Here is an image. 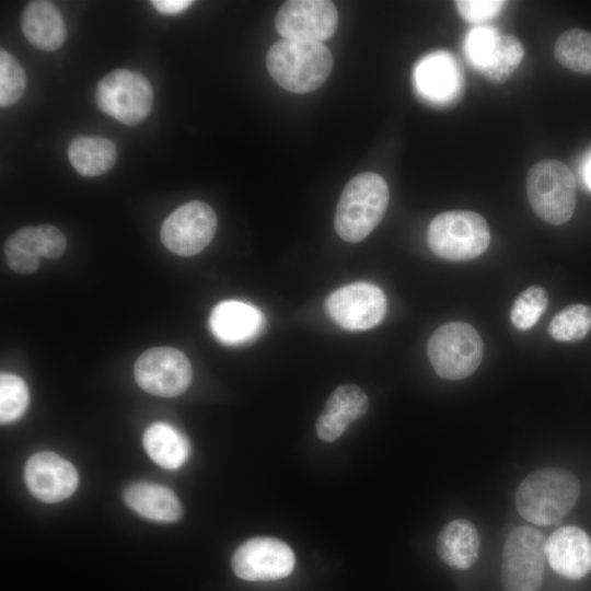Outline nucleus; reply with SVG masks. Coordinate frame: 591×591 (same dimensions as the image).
<instances>
[{
  "mask_svg": "<svg viewBox=\"0 0 591 591\" xmlns=\"http://www.w3.org/2000/svg\"><path fill=\"white\" fill-rule=\"evenodd\" d=\"M580 483L569 471L545 467L529 474L515 491L519 514L536 525L559 523L573 508Z\"/></svg>",
  "mask_w": 591,
  "mask_h": 591,
  "instance_id": "1",
  "label": "nucleus"
},
{
  "mask_svg": "<svg viewBox=\"0 0 591 591\" xmlns=\"http://www.w3.org/2000/svg\"><path fill=\"white\" fill-rule=\"evenodd\" d=\"M274 81L293 93H309L328 78L333 57L323 43L281 39L273 44L266 57Z\"/></svg>",
  "mask_w": 591,
  "mask_h": 591,
  "instance_id": "2",
  "label": "nucleus"
},
{
  "mask_svg": "<svg viewBox=\"0 0 591 591\" xmlns=\"http://www.w3.org/2000/svg\"><path fill=\"white\" fill-rule=\"evenodd\" d=\"M389 199L387 184L379 174L363 172L352 177L336 207L337 234L351 243L366 239L383 219Z\"/></svg>",
  "mask_w": 591,
  "mask_h": 591,
  "instance_id": "3",
  "label": "nucleus"
},
{
  "mask_svg": "<svg viewBox=\"0 0 591 591\" xmlns=\"http://www.w3.org/2000/svg\"><path fill=\"white\" fill-rule=\"evenodd\" d=\"M427 243L431 252L442 259L468 260L488 248L490 232L485 218L477 212L445 211L431 220Z\"/></svg>",
  "mask_w": 591,
  "mask_h": 591,
  "instance_id": "4",
  "label": "nucleus"
},
{
  "mask_svg": "<svg viewBox=\"0 0 591 591\" xmlns=\"http://www.w3.org/2000/svg\"><path fill=\"white\" fill-rule=\"evenodd\" d=\"M526 195L533 211L544 221L559 225L573 215L577 204L576 179L558 160H542L526 175Z\"/></svg>",
  "mask_w": 591,
  "mask_h": 591,
  "instance_id": "5",
  "label": "nucleus"
},
{
  "mask_svg": "<svg viewBox=\"0 0 591 591\" xmlns=\"http://www.w3.org/2000/svg\"><path fill=\"white\" fill-rule=\"evenodd\" d=\"M427 354L440 378L462 380L473 374L480 364L483 340L472 325L450 322L432 333Z\"/></svg>",
  "mask_w": 591,
  "mask_h": 591,
  "instance_id": "6",
  "label": "nucleus"
},
{
  "mask_svg": "<svg viewBox=\"0 0 591 591\" xmlns=\"http://www.w3.org/2000/svg\"><path fill=\"white\" fill-rule=\"evenodd\" d=\"M545 537L530 525H520L507 536L502 548L503 591H540L545 566Z\"/></svg>",
  "mask_w": 591,
  "mask_h": 591,
  "instance_id": "7",
  "label": "nucleus"
},
{
  "mask_svg": "<svg viewBox=\"0 0 591 591\" xmlns=\"http://www.w3.org/2000/svg\"><path fill=\"white\" fill-rule=\"evenodd\" d=\"M96 105L119 123L134 126L142 121L153 105V90L140 72L119 68L97 83Z\"/></svg>",
  "mask_w": 591,
  "mask_h": 591,
  "instance_id": "8",
  "label": "nucleus"
},
{
  "mask_svg": "<svg viewBox=\"0 0 591 591\" xmlns=\"http://www.w3.org/2000/svg\"><path fill=\"white\" fill-rule=\"evenodd\" d=\"M187 357L173 347H153L142 352L135 363V379L146 392L174 397L183 394L192 381Z\"/></svg>",
  "mask_w": 591,
  "mask_h": 591,
  "instance_id": "9",
  "label": "nucleus"
},
{
  "mask_svg": "<svg viewBox=\"0 0 591 591\" xmlns=\"http://www.w3.org/2000/svg\"><path fill=\"white\" fill-rule=\"evenodd\" d=\"M217 217L206 202L193 200L176 208L163 221L161 241L174 254L193 256L200 253L212 240Z\"/></svg>",
  "mask_w": 591,
  "mask_h": 591,
  "instance_id": "10",
  "label": "nucleus"
},
{
  "mask_svg": "<svg viewBox=\"0 0 591 591\" xmlns=\"http://www.w3.org/2000/svg\"><path fill=\"white\" fill-rule=\"evenodd\" d=\"M328 316L348 331L370 329L386 312L384 292L369 282H355L332 292L325 300Z\"/></svg>",
  "mask_w": 591,
  "mask_h": 591,
  "instance_id": "11",
  "label": "nucleus"
},
{
  "mask_svg": "<svg viewBox=\"0 0 591 591\" xmlns=\"http://www.w3.org/2000/svg\"><path fill=\"white\" fill-rule=\"evenodd\" d=\"M338 24L335 4L327 0L286 1L278 10L275 26L283 39L322 43Z\"/></svg>",
  "mask_w": 591,
  "mask_h": 591,
  "instance_id": "12",
  "label": "nucleus"
},
{
  "mask_svg": "<svg viewBox=\"0 0 591 591\" xmlns=\"http://www.w3.org/2000/svg\"><path fill=\"white\" fill-rule=\"evenodd\" d=\"M292 549L274 537H253L240 545L232 557L234 573L247 581H271L288 577L294 568Z\"/></svg>",
  "mask_w": 591,
  "mask_h": 591,
  "instance_id": "13",
  "label": "nucleus"
},
{
  "mask_svg": "<svg viewBox=\"0 0 591 591\" xmlns=\"http://www.w3.org/2000/svg\"><path fill=\"white\" fill-rule=\"evenodd\" d=\"M67 246L66 236L55 225L24 227L12 233L3 250L7 265L18 274H32L39 267V258L56 259Z\"/></svg>",
  "mask_w": 591,
  "mask_h": 591,
  "instance_id": "14",
  "label": "nucleus"
},
{
  "mask_svg": "<svg viewBox=\"0 0 591 591\" xmlns=\"http://www.w3.org/2000/svg\"><path fill=\"white\" fill-rule=\"evenodd\" d=\"M24 479L30 493L48 503L70 497L79 482L74 466L53 452L32 455L24 467Z\"/></svg>",
  "mask_w": 591,
  "mask_h": 591,
  "instance_id": "15",
  "label": "nucleus"
},
{
  "mask_svg": "<svg viewBox=\"0 0 591 591\" xmlns=\"http://www.w3.org/2000/svg\"><path fill=\"white\" fill-rule=\"evenodd\" d=\"M545 556L552 569L569 580L591 572V537L578 526H561L545 541Z\"/></svg>",
  "mask_w": 591,
  "mask_h": 591,
  "instance_id": "16",
  "label": "nucleus"
},
{
  "mask_svg": "<svg viewBox=\"0 0 591 591\" xmlns=\"http://www.w3.org/2000/svg\"><path fill=\"white\" fill-rule=\"evenodd\" d=\"M369 407L368 396L355 384L338 386L328 397L315 425L317 437L325 442L338 439L347 427Z\"/></svg>",
  "mask_w": 591,
  "mask_h": 591,
  "instance_id": "17",
  "label": "nucleus"
},
{
  "mask_svg": "<svg viewBox=\"0 0 591 591\" xmlns=\"http://www.w3.org/2000/svg\"><path fill=\"white\" fill-rule=\"evenodd\" d=\"M209 325L221 343L240 345L258 335L263 326V316L253 305L229 300L213 308Z\"/></svg>",
  "mask_w": 591,
  "mask_h": 591,
  "instance_id": "18",
  "label": "nucleus"
},
{
  "mask_svg": "<svg viewBox=\"0 0 591 591\" xmlns=\"http://www.w3.org/2000/svg\"><path fill=\"white\" fill-rule=\"evenodd\" d=\"M21 28L32 46L45 51L58 49L67 36L62 15L49 1L28 2L21 15Z\"/></svg>",
  "mask_w": 591,
  "mask_h": 591,
  "instance_id": "19",
  "label": "nucleus"
},
{
  "mask_svg": "<svg viewBox=\"0 0 591 591\" xmlns=\"http://www.w3.org/2000/svg\"><path fill=\"white\" fill-rule=\"evenodd\" d=\"M436 547L439 558L445 565L466 570L478 560L480 536L471 521L454 519L440 530Z\"/></svg>",
  "mask_w": 591,
  "mask_h": 591,
  "instance_id": "20",
  "label": "nucleus"
},
{
  "mask_svg": "<svg viewBox=\"0 0 591 591\" xmlns=\"http://www.w3.org/2000/svg\"><path fill=\"white\" fill-rule=\"evenodd\" d=\"M416 85L427 99L445 102L461 89V74L454 59L447 54H433L422 59L415 71Z\"/></svg>",
  "mask_w": 591,
  "mask_h": 591,
  "instance_id": "21",
  "label": "nucleus"
},
{
  "mask_svg": "<svg viewBox=\"0 0 591 591\" xmlns=\"http://www.w3.org/2000/svg\"><path fill=\"white\" fill-rule=\"evenodd\" d=\"M126 503L140 515L158 522H175L182 517L176 495L165 486L135 483L124 494Z\"/></svg>",
  "mask_w": 591,
  "mask_h": 591,
  "instance_id": "22",
  "label": "nucleus"
},
{
  "mask_svg": "<svg viewBox=\"0 0 591 591\" xmlns=\"http://www.w3.org/2000/svg\"><path fill=\"white\" fill-rule=\"evenodd\" d=\"M67 154L69 162L80 175L94 177L108 172L114 166L117 148L107 138L79 136L69 143Z\"/></svg>",
  "mask_w": 591,
  "mask_h": 591,
  "instance_id": "23",
  "label": "nucleus"
},
{
  "mask_svg": "<svg viewBox=\"0 0 591 591\" xmlns=\"http://www.w3.org/2000/svg\"><path fill=\"white\" fill-rule=\"evenodd\" d=\"M142 441L148 455L165 470L179 468L189 456V443L185 436L165 422L150 425Z\"/></svg>",
  "mask_w": 591,
  "mask_h": 591,
  "instance_id": "24",
  "label": "nucleus"
},
{
  "mask_svg": "<svg viewBox=\"0 0 591 591\" xmlns=\"http://www.w3.org/2000/svg\"><path fill=\"white\" fill-rule=\"evenodd\" d=\"M554 55L565 68L591 74V33L580 28L564 32L555 43Z\"/></svg>",
  "mask_w": 591,
  "mask_h": 591,
  "instance_id": "25",
  "label": "nucleus"
},
{
  "mask_svg": "<svg viewBox=\"0 0 591 591\" xmlns=\"http://www.w3.org/2000/svg\"><path fill=\"white\" fill-rule=\"evenodd\" d=\"M523 56L524 48L515 36L500 35L489 62L480 72L487 81L502 83L518 68Z\"/></svg>",
  "mask_w": 591,
  "mask_h": 591,
  "instance_id": "26",
  "label": "nucleus"
},
{
  "mask_svg": "<svg viewBox=\"0 0 591 591\" xmlns=\"http://www.w3.org/2000/svg\"><path fill=\"white\" fill-rule=\"evenodd\" d=\"M591 329V308L571 304L558 312L549 323L548 334L557 341H577Z\"/></svg>",
  "mask_w": 591,
  "mask_h": 591,
  "instance_id": "27",
  "label": "nucleus"
},
{
  "mask_svg": "<svg viewBox=\"0 0 591 591\" xmlns=\"http://www.w3.org/2000/svg\"><path fill=\"white\" fill-rule=\"evenodd\" d=\"M548 305L546 291L538 286L524 290L514 301L510 320L513 326L521 331L533 327Z\"/></svg>",
  "mask_w": 591,
  "mask_h": 591,
  "instance_id": "28",
  "label": "nucleus"
},
{
  "mask_svg": "<svg viewBox=\"0 0 591 591\" xmlns=\"http://www.w3.org/2000/svg\"><path fill=\"white\" fill-rule=\"evenodd\" d=\"M28 389L25 382L14 374L0 375V420L2 424L19 419L28 405Z\"/></svg>",
  "mask_w": 591,
  "mask_h": 591,
  "instance_id": "29",
  "label": "nucleus"
},
{
  "mask_svg": "<svg viewBox=\"0 0 591 591\" xmlns=\"http://www.w3.org/2000/svg\"><path fill=\"white\" fill-rule=\"evenodd\" d=\"M26 86V76L20 62L4 48L0 49V106L15 104Z\"/></svg>",
  "mask_w": 591,
  "mask_h": 591,
  "instance_id": "30",
  "label": "nucleus"
},
{
  "mask_svg": "<svg viewBox=\"0 0 591 591\" xmlns=\"http://www.w3.org/2000/svg\"><path fill=\"white\" fill-rule=\"evenodd\" d=\"M500 35L491 27L472 30L465 42V53L472 65L479 71L489 62Z\"/></svg>",
  "mask_w": 591,
  "mask_h": 591,
  "instance_id": "31",
  "label": "nucleus"
},
{
  "mask_svg": "<svg viewBox=\"0 0 591 591\" xmlns=\"http://www.w3.org/2000/svg\"><path fill=\"white\" fill-rule=\"evenodd\" d=\"M505 3V1L497 0L455 1V5L460 15L464 20L473 23L485 22L495 18Z\"/></svg>",
  "mask_w": 591,
  "mask_h": 591,
  "instance_id": "32",
  "label": "nucleus"
},
{
  "mask_svg": "<svg viewBox=\"0 0 591 591\" xmlns=\"http://www.w3.org/2000/svg\"><path fill=\"white\" fill-rule=\"evenodd\" d=\"M194 1L189 0H153L151 4L162 14L174 15L185 11Z\"/></svg>",
  "mask_w": 591,
  "mask_h": 591,
  "instance_id": "33",
  "label": "nucleus"
},
{
  "mask_svg": "<svg viewBox=\"0 0 591 591\" xmlns=\"http://www.w3.org/2000/svg\"><path fill=\"white\" fill-rule=\"evenodd\" d=\"M584 181L589 189L591 190V155L584 167Z\"/></svg>",
  "mask_w": 591,
  "mask_h": 591,
  "instance_id": "34",
  "label": "nucleus"
}]
</instances>
